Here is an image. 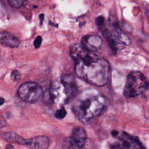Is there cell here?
Returning <instances> with one entry per match:
<instances>
[{"instance_id": "obj_14", "label": "cell", "mask_w": 149, "mask_h": 149, "mask_svg": "<svg viewBox=\"0 0 149 149\" xmlns=\"http://www.w3.org/2000/svg\"><path fill=\"white\" fill-rule=\"evenodd\" d=\"M8 3L13 8H19L22 6L24 3H25V1H18V0H10L8 1Z\"/></svg>"}, {"instance_id": "obj_3", "label": "cell", "mask_w": 149, "mask_h": 149, "mask_svg": "<svg viewBox=\"0 0 149 149\" xmlns=\"http://www.w3.org/2000/svg\"><path fill=\"white\" fill-rule=\"evenodd\" d=\"M77 87L73 76L65 74L55 80L49 90L50 98L56 104H66L77 96Z\"/></svg>"}, {"instance_id": "obj_17", "label": "cell", "mask_w": 149, "mask_h": 149, "mask_svg": "<svg viewBox=\"0 0 149 149\" xmlns=\"http://www.w3.org/2000/svg\"><path fill=\"white\" fill-rule=\"evenodd\" d=\"M6 125V122L5 118L0 115V129L4 127Z\"/></svg>"}, {"instance_id": "obj_20", "label": "cell", "mask_w": 149, "mask_h": 149, "mask_svg": "<svg viewBox=\"0 0 149 149\" xmlns=\"http://www.w3.org/2000/svg\"><path fill=\"white\" fill-rule=\"evenodd\" d=\"M5 149H13V146L10 144H8L6 146V148Z\"/></svg>"}, {"instance_id": "obj_2", "label": "cell", "mask_w": 149, "mask_h": 149, "mask_svg": "<svg viewBox=\"0 0 149 149\" xmlns=\"http://www.w3.org/2000/svg\"><path fill=\"white\" fill-rule=\"evenodd\" d=\"M75 98L72 111L77 119L86 125L102 114L109 103L106 97L93 89L85 90Z\"/></svg>"}, {"instance_id": "obj_18", "label": "cell", "mask_w": 149, "mask_h": 149, "mask_svg": "<svg viewBox=\"0 0 149 149\" xmlns=\"http://www.w3.org/2000/svg\"><path fill=\"white\" fill-rule=\"evenodd\" d=\"M110 149H122V148L119 145H114V146H112Z\"/></svg>"}, {"instance_id": "obj_21", "label": "cell", "mask_w": 149, "mask_h": 149, "mask_svg": "<svg viewBox=\"0 0 149 149\" xmlns=\"http://www.w3.org/2000/svg\"><path fill=\"white\" fill-rule=\"evenodd\" d=\"M118 134V132L117 131H116V130H114V131H113V132H112V136H117Z\"/></svg>"}, {"instance_id": "obj_8", "label": "cell", "mask_w": 149, "mask_h": 149, "mask_svg": "<svg viewBox=\"0 0 149 149\" xmlns=\"http://www.w3.org/2000/svg\"><path fill=\"white\" fill-rule=\"evenodd\" d=\"M82 47L86 50L93 52L100 49L102 45V39L98 36L87 35L81 39Z\"/></svg>"}, {"instance_id": "obj_22", "label": "cell", "mask_w": 149, "mask_h": 149, "mask_svg": "<svg viewBox=\"0 0 149 149\" xmlns=\"http://www.w3.org/2000/svg\"><path fill=\"white\" fill-rule=\"evenodd\" d=\"M44 15L43 14H42V17H41V15H40V24H41L42 22V20H43V19H44Z\"/></svg>"}, {"instance_id": "obj_4", "label": "cell", "mask_w": 149, "mask_h": 149, "mask_svg": "<svg viewBox=\"0 0 149 149\" xmlns=\"http://www.w3.org/2000/svg\"><path fill=\"white\" fill-rule=\"evenodd\" d=\"M148 88V81L144 74L139 71H133L127 75L123 89L126 98L137 97L144 93Z\"/></svg>"}, {"instance_id": "obj_12", "label": "cell", "mask_w": 149, "mask_h": 149, "mask_svg": "<svg viewBox=\"0 0 149 149\" xmlns=\"http://www.w3.org/2000/svg\"><path fill=\"white\" fill-rule=\"evenodd\" d=\"M95 23H96V25L97 26L98 29L101 32L106 29L105 20H104V18L103 16H98V17H97L95 19Z\"/></svg>"}, {"instance_id": "obj_1", "label": "cell", "mask_w": 149, "mask_h": 149, "mask_svg": "<svg viewBox=\"0 0 149 149\" xmlns=\"http://www.w3.org/2000/svg\"><path fill=\"white\" fill-rule=\"evenodd\" d=\"M70 54L74 61L76 75L86 82L98 87L108 81L109 63L104 58L84 49L80 44L70 47Z\"/></svg>"}, {"instance_id": "obj_9", "label": "cell", "mask_w": 149, "mask_h": 149, "mask_svg": "<svg viewBox=\"0 0 149 149\" xmlns=\"http://www.w3.org/2000/svg\"><path fill=\"white\" fill-rule=\"evenodd\" d=\"M24 146L31 149H47L49 146V139L45 136H38L26 139Z\"/></svg>"}, {"instance_id": "obj_5", "label": "cell", "mask_w": 149, "mask_h": 149, "mask_svg": "<svg viewBox=\"0 0 149 149\" xmlns=\"http://www.w3.org/2000/svg\"><path fill=\"white\" fill-rule=\"evenodd\" d=\"M102 34L106 38L109 46L114 52L122 50L130 43L128 36L115 24L113 25L112 30L106 28L102 31Z\"/></svg>"}, {"instance_id": "obj_6", "label": "cell", "mask_w": 149, "mask_h": 149, "mask_svg": "<svg viewBox=\"0 0 149 149\" xmlns=\"http://www.w3.org/2000/svg\"><path fill=\"white\" fill-rule=\"evenodd\" d=\"M88 142L85 130L80 127H76L71 135L63 143L62 149H85L88 144Z\"/></svg>"}, {"instance_id": "obj_16", "label": "cell", "mask_w": 149, "mask_h": 149, "mask_svg": "<svg viewBox=\"0 0 149 149\" xmlns=\"http://www.w3.org/2000/svg\"><path fill=\"white\" fill-rule=\"evenodd\" d=\"M41 42H42V38L40 36L37 37L34 41V45L35 48H38L41 44Z\"/></svg>"}, {"instance_id": "obj_11", "label": "cell", "mask_w": 149, "mask_h": 149, "mask_svg": "<svg viewBox=\"0 0 149 149\" xmlns=\"http://www.w3.org/2000/svg\"><path fill=\"white\" fill-rule=\"evenodd\" d=\"M2 137L5 140L7 141L8 142L24 146L26 139H23L22 136H19L15 132H6L2 135Z\"/></svg>"}, {"instance_id": "obj_10", "label": "cell", "mask_w": 149, "mask_h": 149, "mask_svg": "<svg viewBox=\"0 0 149 149\" xmlns=\"http://www.w3.org/2000/svg\"><path fill=\"white\" fill-rule=\"evenodd\" d=\"M0 44L5 47L17 48L20 44V41L12 34L7 31L0 32Z\"/></svg>"}, {"instance_id": "obj_15", "label": "cell", "mask_w": 149, "mask_h": 149, "mask_svg": "<svg viewBox=\"0 0 149 149\" xmlns=\"http://www.w3.org/2000/svg\"><path fill=\"white\" fill-rule=\"evenodd\" d=\"M21 74L17 70H15L12 71V72L11 73V78L14 81H17L19 80Z\"/></svg>"}, {"instance_id": "obj_13", "label": "cell", "mask_w": 149, "mask_h": 149, "mask_svg": "<svg viewBox=\"0 0 149 149\" xmlns=\"http://www.w3.org/2000/svg\"><path fill=\"white\" fill-rule=\"evenodd\" d=\"M66 115V111L63 107L56 111L55 113V117L58 119H62L64 118Z\"/></svg>"}, {"instance_id": "obj_7", "label": "cell", "mask_w": 149, "mask_h": 149, "mask_svg": "<svg viewBox=\"0 0 149 149\" xmlns=\"http://www.w3.org/2000/svg\"><path fill=\"white\" fill-rule=\"evenodd\" d=\"M19 97L24 101L33 102L42 96V90L37 83L32 81L26 82L22 84L17 90Z\"/></svg>"}, {"instance_id": "obj_19", "label": "cell", "mask_w": 149, "mask_h": 149, "mask_svg": "<svg viewBox=\"0 0 149 149\" xmlns=\"http://www.w3.org/2000/svg\"><path fill=\"white\" fill-rule=\"evenodd\" d=\"M4 102H5V99L2 97H0V106L3 104Z\"/></svg>"}]
</instances>
